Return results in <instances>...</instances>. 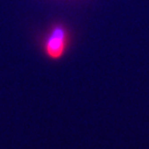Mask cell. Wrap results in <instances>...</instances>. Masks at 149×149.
<instances>
[{
  "mask_svg": "<svg viewBox=\"0 0 149 149\" xmlns=\"http://www.w3.org/2000/svg\"><path fill=\"white\" fill-rule=\"evenodd\" d=\"M70 44V33L64 25L57 24L50 29L42 42V50L51 60H59L65 55Z\"/></svg>",
  "mask_w": 149,
  "mask_h": 149,
  "instance_id": "1",
  "label": "cell"
}]
</instances>
